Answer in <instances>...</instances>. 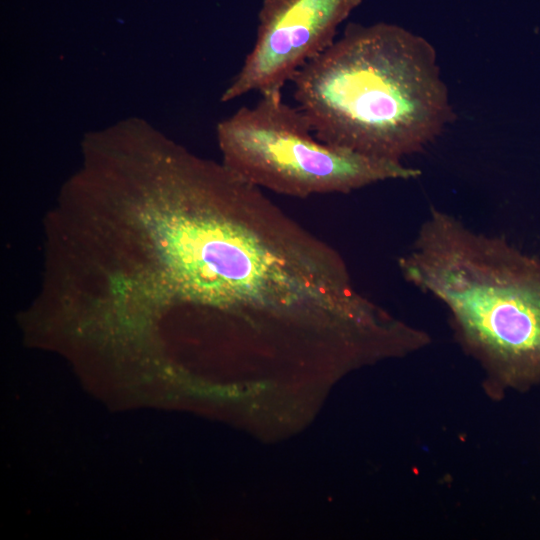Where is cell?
<instances>
[{
  "mask_svg": "<svg viewBox=\"0 0 540 540\" xmlns=\"http://www.w3.org/2000/svg\"><path fill=\"white\" fill-rule=\"evenodd\" d=\"M291 82L319 140L376 158L423 150L453 117L432 44L386 22L349 24Z\"/></svg>",
  "mask_w": 540,
  "mask_h": 540,
  "instance_id": "6da1fadb",
  "label": "cell"
},
{
  "mask_svg": "<svg viewBox=\"0 0 540 540\" xmlns=\"http://www.w3.org/2000/svg\"><path fill=\"white\" fill-rule=\"evenodd\" d=\"M398 265L446 306L464 346L504 384L540 381V259L432 207Z\"/></svg>",
  "mask_w": 540,
  "mask_h": 540,
  "instance_id": "7a4b0ae2",
  "label": "cell"
},
{
  "mask_svg": "<svg viewBox=\"0 0 540 540\" xmlns=\"http://www.w3.org/2000/svg\"><path fill=\"white\" fill-rule=\"evenodd\" d=\"M223 164L259 187L307 197L349 193L387 180L421 175L401 161L368 156L322 142L281 91L261 94L217 127Z\"/></svg>",
  "mask_w": 540,
  "mask_h": 540,
  "instance_id": "3957f363",
  "label": "cell"
},
{
  "mask_svg": "<svg viewBox=\"0 0 540 540\" xmlns=\"http://www.w3.org/2000/svg\"><path fill=\"white\" fill-rule=\"evenodd\" d=\"M361 0H263L255 43L223 93L231 101L249 92L281 91L334 41Z\"/></svg>",
  "mask_w": 540,
  "mask_h": 540,
  "instance_id": "277c9868",
  "label": "cell"
}]
</instances>
